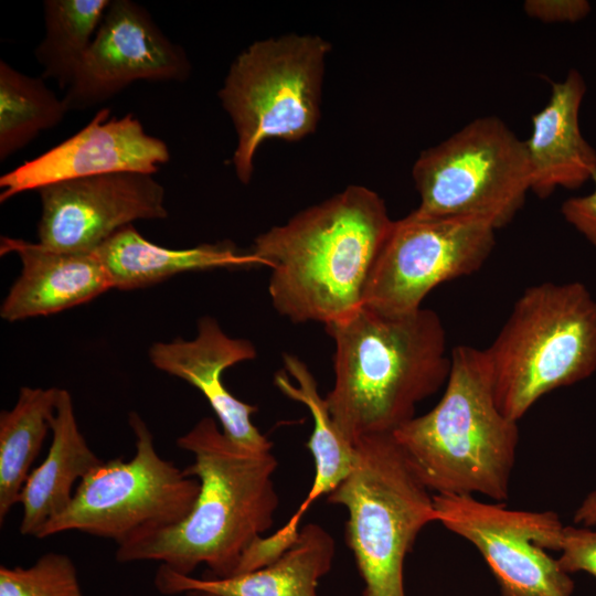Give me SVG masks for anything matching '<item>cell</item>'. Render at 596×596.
I'll return each mask as SVG.
<instances>
[{
    "label": "cell",
    "instance_id": "1",
    "mask_svg": "<svg viewBox=\"0 0 596 596\" xmlns=\"http://www.w3.org/2000/svg\"><path fill=\"white\" fill-rule=\"evenodd\" d=\"M393 224L376 192L350 185L259 234L249 253L272 269L268 292L279 315L327 326L363 306Z\"/></svg>",
    "mask_w": 596,
    "mask_h": 596
},
{
    "label": "cell",
    "instance_id": "2",
    "mask_svg": "<svg viewBox=\"0 0 596 596\" xmlns=\"http://www.w3.org/2000/svg\"><path fill=\"white\" fill-rule=\"evenodd\" d=\"M193 454L184 472L199 481L196 501L180 523L117 546L120 563L157 561L191 575L205 565L210 575L232 576L246 551L268 531L279 504L272 450L232 441L211 417L200 419L177 439Z\"/></svg>",
    "mask_w": 596,
    "mask_h": 596
},
{
    "label": "cell",
    "instance_id": "3",
    "mask_svg": "<svg viewBox=\"0 0 596 596\" xmlns=\"http://www.w3.org/2000/svg\"><path fill=\"white\" fill-rule=\"evenodd\" d=\"M334 383L326 402L351 444L393 434L448 380L451 351L439 316L426 308L389 313L362 306L329 323Z\"/></svg>",
    "mask_w": 596,
    "mask_h": 596
},
{
    "label": "cell",
    "instance_id": "4",
    "mask_svg": "<svg viewBox=\"0 0 596 596\" xmlns=\"http://www.w3.org/2000/svg\"><path fill=\"white\" fill-rule=\"evenodd\" d=\"M444 394L393 436L435 494L509 497L519 444L518 422L498 407L485 350L458 345Z\"/></svg>",
    "mask_w": 596,
    "mask_h": 596
},
{
    "label": "cell",
    "instance_id": "5",
    "mask_svg": "<svg viewBox=\"0 0 596 596\" xmlns=\"http://www.w3.org/2000/svg\"><path fill=\"white\" fill-rule=\"evenodd\" d=\"M483 350L497 405L519 422L543 395L596 371V299L579 281L531 286Z\"/></svg>",
    "mask_w": 596,
    "mask_h": 596
},
{
    "label": "cell",
    "instance_id": "6",
    "mask_svg": "<svg viewBox=\"0 0 596 596\" xmlns=\"http://www.w3.org/2000/svg\"><path fill=\"white\" fill-rule=\"evenodd\" d=\"M354 447L351 471L327 500L348 511L347 542L363 596H405L406 555L421 531L437 521L434 494L393 434L363 437Z\"/></svg>",
    "mask_w": 596,
    "mask_h": 596
},
{
    "label": "cell",
    "instance_id": "7",
    "mask_svg": "<svg viewBox=\"0 0 596 596\" xmlns=\"http://www.w3.org/2000/svg\"><path fill=\"white\" fill-rule=\"evenodd\" d=\"M330 50L318 35L291 33L255 41L231 64L217 96L236 131L232 163L242 183L252 180L263 142L316 130Z\"/></svg>",
    "mask_w": 596,
    "mask_h": 596
},
{
    "label": "cell",
    "instance_id": "8",
    "mask_svg": "<svg viewBox=\"0 0 596 596\" xmlns=\"http://www.w3.org/2000/svg\"><path fill=\"white\" fill-rule=\"evenodd\" d=\"M135 436V455L104 461L74 490L67 508L47 521L36 535L78 531L113 540L117 546L175 525L192 510L199 481L162 458L153 436L136 412L128 415Z\"/></svg>",
    "mask_w": 596,
    "mask_h": 596
},
{
    "label": "cell",
    "instance_id": "9",
    "mask_svg": "<svg viewBox=\"0 0 596 596\" xmlns=\"http://www.w3.org/2000/svg\"><path fill=\"white\" fill-rule=\"evenodd\" d=\"M412 177L418 216H470L508 225L530 192L523 140L496 116L479 117L440 143L425 149Z\"/></svg>",
    "mask_w": 596,
    "mask_h": 596
},
{
    "label": "cell",
    "instance_id": "10",
    "mask_svg": "<svg viewBox=\"0 0 596 596\" xmlns=\"http://www.w3.org/2000/svg\"><path fill=\"white\" fill-rule=\"evenodd\" d=\"M494 226L470 216H418L394 221L371 273L363 306L389 313L422 308L445 281L479 270L496 245Z\"/></svg>",
    "mask_w": 596,
    "mask_h": 596
},
{
    "label": "cell",
    "instance_id": "11",
    "mask_svg": "<svg viewBox=\"0 0 596 596\" xmlns=\"http://www.w3.org/2000/svg\"><path fill=\"white\" fill-rule=\"evenodd\" d=\"M434 503L437 521L482 555L501 596H572V577L546 552L558 551L564 526L555 512L511 510L468 494H434Z\"/></svg>",
    "mask_w": 596,
    "mask_h": 596
},
{
    "label": "cell",
    "instance_id": "12",
    "mask_svg": "<svg viewBox=\"0 0 596 596\" xmlns=\"http://www.w3.org/2000/svg\"><path fill=\"white\" fill-rule=\"evenodd\" d=\"M191 64L142 6L113 0L63 97L68 110L105 103L137 81L184 82Z\"/></svg>",
    "mask_w": 596,
    "mask_h": 596
},
{
    "label": "cell",
    "instance_id": "13",
    "mask_svg": "<svg viewBox=\"0 0 596 596\" xmlns=\"http://www.w3.org/2000/svg\"><path fill=\"white\" fill-rule=\"evenodd\" d=\"M38 192L39 243L54 251L92 253L134 221L168 216L164 188L153 174L109 173L49 184Z\"/></svg>",
    "mask_w": 596,
    "mask_h": 596
},
{
    "label": "cell",
    "instance_id": "14",
    "mask_svg": "<svg viewBox=\"0 0 596 596\" xmlns=\"http://www.w3.org/2000/svg\"><path fill=\"white\" fill-rule=\"evenodd\" d=\"M170 160L167 143L132 114L98 110L75 135L0 177V201L68 180L117 172L156 173Z\"/></svg>",
    "mask_w": 596,
    "mask_h": 596
},
{
    "label": "cell",
    "instance_id": "15",
    "mask_svg": "<svg viewBox=\"0 0 596 596\" xmlns=\"http://www.w3.org/2000/svg\"><path fill=\"white\" fill-rule=\"evenodd\" d=\"M256 354L249 340L231 338L207 316L200 319L193 340L157 342L149 351L158 370L188 382L204 395L232 441L253 450H272V441L252 422L257 407L236 398L222 382L226 369Z\"/></svg>",
    "mask_w": 596,
    "mask_h": 596
},
{
    "label": "cell",
    "instance_id": "16",
    "mask_svg": "<svg viewBox=\"0 0 596 596\" xmlns=\"http://www.w3.org/2000/svg\"><path fill=\"white\" fill-rule=\"evenodd\" d=\"M11 252L19 256L22 268L1 306L0 315L7 321L60 312L113 289L94 252H61L39 242L1 237V254Z\"/></svg>",
    "mask_w": 596,
    "mask_h": 596
},
{
    "label": "cell",
    "instance_id": "17",
    "mask_svg": "<svg viewBox=\"0 0 596 596\" xmlns=\"http://www.w3.org/2000/svg\"><path fill=\"white\" fill-rule=\"evenodd\" d=\"M586 93L583 75L570 70L551 85L545 106L532 116L524 140L530 170V192L540 199L556 189H578L596 174V150L579 128V109Z\"/></svg>",
    "mask_w": 596,
    "mask_h": 596
},
{
    "label": "cell",
    "instance_id": "18",
    "mask_svg": "<svg viewBox=\"0 0 596 596\" xmlns=\"http://www.w3.org/2000/svg\"><path fill=\"white\" fill-rule=\"evenodd\" d=\"M334 554L330 533L308 523L295 542L264 567L227 577L198 578L160 565L155 586L163 595L199 590L214 596H319L318 583L331 570Z\"/></svg>",
    "mask_w": 596,
    "mask_h": 596
},
{
    "label": "cell",
    "instance_id": "19",
    "mask_svg": "<svg viewBox=\"0 0 596 596\" xmlns=\"http://www.w3.org/2000/svg\"><path fill=\"white\" fill-rule=\"evenodd\" d=\"M51 432L49 453L30 472L21 492L22 535L36 538L43 525L71 503L75 482L104 462L81 433L67 390L58 389Z\"/></svg>",
    "mask_w": 596,
    "mask_h": 596
},
{
    "label": "cell",
    "instance_id": "20",
    "mask_svg": "<svg viewBox=\"0 0 596 596\" xmlns=\"http://www.w3.org/2000/svg\"><path fill=\"white\" fill-rule=\"evenodd\" d=\"M286 371L295 379L290 382L284 372L275 375L276 386L287 397L302 403L309 409L313 428L307 448L315 461V477L307 497L289 521L270 536L265 538L266 549L275 555L285 552L297 539L302 517L310 505L323 494H329L352 469L355 447L336 427L326 402L318 391V383L298 356L284 354Z\"/></svg>",
    "mask_w": 596,
    "mask_h": 596
},
{
    "label": "cell",
    "instance_id": "21",
    "mask_svg": "<svg viewBox=\"0 0 596 596\" xmlns=\"http://www.w3.org/2000/svg\"><path fill=\"white\" fill-rule=\"evenodd\" d=\"M94 253L108 273L113 288L123 290L149 286L185 272L260 266L249 252H240L232 242L167 248L142 237L132 224L117 231Z\"/></svg>",
    "mask_w": 596,
    "mask_h": 596
},
{
    "label": "cell",
    "instance_id": "22",
    "mask_svg": "<svg viewBox=\"0 0 596 596\" xmlns=\"http://www.w3.org/2000/svg\"><path fill=\"white\" fill-rule=\"evenodd\" d=\"M58 389H20L15 405L0 413V522L20 503L30 468L51 430Z\"/></svg>",
    "mask_w": 596,
    "mask_h": 596
},
{
    "label": "cell",
    "instance_id": "23",
    "mask_svg": "<svg viewBox=\"0 0 596 596\" xmlns=\"http://www.w3.org/2000/svg\"><path fill=\"white\" fill-rule=\"evenodd\" d=\"M109 0H45V33L34 55L62 91L71 85L109 7Z\"/></svg>",
    "mask_w": 596,
    "mask_h": 596
},
{
    "label": "cell",
    "instance_id": "24",
    "mask_svg": "<svg viewBox=\"0 0 596 596\" xmlns=\"http://www.w3.org/2000/svg\"><path fill=\"white\" fill-rule=\"evenodd\" d=\"M63 98L41 76L19 72L0 61V160L28 146L38 135L58 125L68 113Z\"/></svg>",
    "mask_w": 596,
    "mask_h": 596
},
{
    "label": "cell",
    "instance_id": "25",
    "mask_svg": "<svg viewBox=\"0 0 596 596\" xmlns=\"http://www.w3.org/2000/svg\"><path fill=\"white\" fill-rule=\"evenodd\" d=\"M0 596H83L72 558L57 552L41 555L31 566H0Z\"/></svg>",
    "mask_w": 596,
    "mask_h": 596
},
{
    "label": "cell",
    "instance_id": "26",
    "mask_svg": "<svg viewBox=\"0 0 596 596\" xmlns=\"http://www.w3.org/2000/svg\"><path fill=\"white\" fill-rule=\"evenodd\" d=\"M557 558L567 574L586 572L596 577V530L564 525L560 535Z\"/></svg>",
    "mask_w": 596,
    "mask_h": 596
},
{
    "label": "cell",
    "instance_id": "27",
    "mask_svg": "<svg viewBox=\"0 0 596 596\" xmlns=\"http://www.w3.org/2000/svg\"><path fill=\"white\" fill-rule=\"evenodd\" d=\"M523 9L544 23H575L589 14L592 6L587 0H526Z\"/></svg>",
    "mask_w": 596,
    "mask_h": 596
},
{
    "label": "cell",
    "instance_id": "28",
    "mask_svg": "<svg viewBox=\"0 0 596 596\" xmlns=\"http://www.w3.org/2000/svg\"><path fill=\"white\" fill-rule=\"evenodd\" d=\"M593 181L592 193L565 200L561 212L564 220L596 247V174Z\"/></svg>",
    "mask_w": 596,
    "mask_h": 596
},
{
    "label": "cell",
    "instance_id": "29",
    "mask_svg": "<svg viewBox=\"0 0 596 596\" xmlns=\"http://www.w3.org/2000/svg\"><path fill=\"white\" fill-rule=\"evenodd\" d=\"M574 523L582 526H596V489L590 491L577 507L574 517Z\"/></svg>",
    "mask_w": 596,
    "mask_h": 596
},
{
    "label": "cell",
    "instance_id": "30",
    "mask_svg": "<svg viewBox=\"0 0 596 596\" xmlns=\"http://www.w3.org/2000/svg\"><path fill=\"white\" fill-rule=\"evenodd\" d=\"M185 596H214V595H211L204 592L193 590V592L185 593Z\"/></svg>",
    "mask_w": 596,
    "mask_h": 596
}]
</instances>
